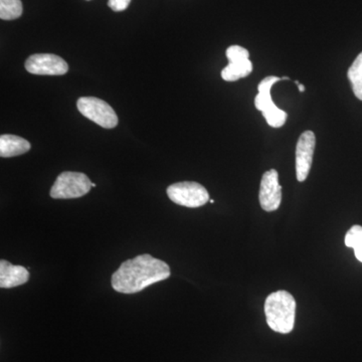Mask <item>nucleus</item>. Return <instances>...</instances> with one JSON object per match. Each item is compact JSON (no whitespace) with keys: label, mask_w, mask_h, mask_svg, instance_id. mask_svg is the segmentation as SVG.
I'll return each instance as SVG.
<instances>
[{"label":"nucleus","mask_w":362,"mask_h":362,"mask_svg":"<svg viewBox=\"0 0 362 362\" xmlns=\"http://www.w3.org/2000/svg\"><path fill=\"white\" fill-rule=\"evenodd\" d=\"M170 275V268L165 262L149 254L139 255L121 264L112 275L111 285L116 292L135 294L166 280Z\"/></svg>","instance_id":"f257e3e1"},{"label":"nucleus","mask_w":362,"mask_h":362,"mask_svg":"<svg viewBox=\"0 0 362 362\" xmlns=\"http://www.w3.org/2000/svg\"><path fill=\"white\" fill-rule=\"evenodd\" d=\"M265 314L269 327L275 332H291L296 318V301L289 292L280 290L267 297Z\"/></svg>","instance_id":"f03ea898"},{"label":"nucleus","mask_w":362,"mask_h":362,"mask_svg":"<svg viewBox=\"0 0 362 362\" xmlns=\"http://www.w3.org/2000/svg\"><path fill=\"white\" fill-rule=\"evenodd\" d=\"M92 187L93 183L85 173L65 171L57 177L49 194L54 199H78L87 194Z\"/></svg>","instance_id":"7ed1b4c3"},{"label":"nucleus","mask_w":362,"mask_h":362,"mask_svg":"<svg viewBox=\"0 0 362 362\" xmlns=\"http://www.w3.org/2000/svg\"><path fill=\"white\" fill-rule=\"evenodd\" d=\"M281 80L282 78L276 76H269L263 78L258 86V95L255 98V106L265 117L268 125L273 128L282 127L288 117L285 111L281 110L276 106L271 96L272 87Z\"/></svg>","instance_id":"20e7f679"},{"label":"nucleus","mask_w":362,"mask_h":362,"mask_svg":"<svg viewBox=\"0 0 362 362\" xmlns=\"http://www.w3.org/2000/svg\"><path fill=\"white\" fill-rule=\"evenodd\" d=\"M166 192L171 202L189 209L201 207L209 201L206 187L194 181L173 183L169 185Z\"/></svg>","instance_id":"39448f33"},{"label":"nucleus","mask_w":362,"mask_h":362,"mask_svg":"<svg viewBox=\"0 0 362 362\" xmlns=\"http://www.w3.org/2000/svg\"><path fill=\"white\" fill-rule=\"evenodd\" d=\"M77 107L82 115L105 129H112L118 125V117L114 109L99 98H80Z\"/></svg>","instance_id":"423d86ee"},{"label":"nucleus","mask_w":362,"mask_h":362,"mask_svg":"<svg viewBox=\"0 0 362 362\" xmlns=\"http://www.w3.org/2000/svg\"><path fill=\"white\" fill-rule=\"evenodd\" d=\"M228 65L221 71V78L226 82H235L246 78L252 71V64L250 61V52L240 45H230L226 49Z\"/></svg>","instance_id":"0eeeda50"},{"label":"nucleus","mask_w":362,"mask_h":362,"mask_svg":"<svg viewBox=\"0 0 362 362\" xmlns=\"http://www.w3.org/2000/svg\"><path fill=\"white\" fill-rule=\"evenodd\" d=\"M25 69L33 75L62 76L69 71V65L57 54H35L26 59Z\"/></svg>","instance_id":"6e6552de"},{"label":"nucleus","mask_w":362,"mask_h":362,"mask_svg":"<svg viewBox=\"0 0 362 362\" xmlns=\"http://www.w3.org/2000/svg\"><path fill=\"white\" fill-rule=\"evenodd\" d=\"M259 204L266 211H277L282 202V187L279 183L276 169L266 171L262 176L259 194Z\"/></svg>","instance_id":"1a4fd4ad"},{"label":"nucleus","mask_w":362,"mask_h":362,"mask_svg":"<svg viewBox=\"0 0 362 362\" xmlns=\"http://www.w3.org/2000/svg\"><path fill=\"white\" fill-rule=\"evenodd\" d=\"M316 137L310 130L300 135L296 146V176L298 181L303 182L308 177L315 151Z\"/></svg>","instance_id":"9d476101"},{"label":"nucleus","mask_w":362,"mask_h":362,"mask_svg":"<svg viewBox=\"0 0 362 362\" xmlns=\"http://www.w3.org/2000/svg\"><path fill=\"white\" fill-rule=\"evenodd\" d=\"M30 280L28 269L23 266H16L6 259L0 261V288L11 289L25 284Z\"/></svg>","instance_id":"9b49d317"},{"label":"nucleus","mask_w":362,"mask_h":362,"mask_svg":"<svg viewBox=\"0 0 362 362\" xmlns=\"http://www.w3.org/2000/svg\"><path fill=\"white\" fill-rule=\"evenodd\" d=\"M30 149V143L25 138L8 134L0 136V156L2 158L23 156Z\"/></svg>","instance_id":"f8f14e48"},{"label":"nucleus","mask_w":362,"mask_h":362,"mask_svg":"<svg viewBox=\"0 0 362 362\" xmlns=\"http://www.w3.org/2000/svg\"><path fill=\"white\" fill-rule=\"evenodd\" d=\"M347 77L357 99L362 101V52L357 56L347 71Z\"/></svg>","instance_id":"ddd939ff"},{"label":"nucleus","mask_w":362,"mask_h":362,"mask_svg":"<svg viewBox=\"0 0 362 362\" xmlns=\"http://www.w3.org/2000/svg\"><path fill=\"white\" fill-rule=\"evenodd\" d=\"M23 14V2L21 0H0V18L13 21Z\"/></svg>","instance_id":"4468645a"},{"label":"nucleus","mask_w":362,"mask_h":362,"mask_svg":"<svg viewBox=\"0 0 362 362\" xmlns=\"http://www.w3.org/2000/svg\"><path fill=\"white\" fill-rule=\"evenodd\" d=\"M345 246L354 250L356 259L362 263V226H354L345 235Z\"/></svg>","instance_id":"2eb2a0df"},{"label":"nucleus","mask_w":362,"mask_h":362,"mask_svg":"<svg viewBox=\"0 0 362 362\" xmlns=\"http://www.w3.org/2000/svg\"><path fill=\"white\" fill-rule=\"evenodd\" d=\"M130 2L131 0H109L108 6L112 11L119 13V11H123L127 9Z\"/></svg>","instance_id":"dca6fc26"},{"label":"nucleus","mask_w":362,"mask_h":362,"mask_svg":"<svg viewBox=\"0 0 362 362\" xmlns=\"http://www.w3.org/2000/svg\"><path fill=\"white\" fill-rule=\"evenodd\" d=\"M298 88H299V90L300 92H305V86L304 85H301V84H299L298 85Z\"/></svg>","instance_id":"f3484780"},{"label":"nucleus","mask_w":362,"mask_h":362,"mask_svg":"<svg viewBox=\"0 0 362 362\" xmlns=\"http://www.w3.org/2000/svg\"><path fill=\"white\" fill-rule=\"evenodd\" d=\"M281 78H282V80H289V78H288V77H283Z\"/></svg>","instance_id":"a211bd4d"},{"label":"nucleus","mask_w":362,"mask_h":362,"mask_svg":"<svg viewBox=\"0 0 362 362\" xmlns=\"http://www.w3.org/2000/svg\"><path fill=\"white\" fill-rule=\"evenodd\" d=\"M295 84H296V85H299V84H300V83H299V82H298V81H295Z\"/></svg>","instance_id":"6ab92c4d"}]
</instances>
